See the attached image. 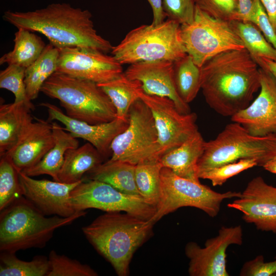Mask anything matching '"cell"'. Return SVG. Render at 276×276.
I'll return each instance as SVG.
<instances>
[{"mask_svg":"<svg viewBox=\"0 0 276 276\" xmlns=\"http://www.w3.org/2000/svg\"><path fill=\"white\" fill-rule=\"evenodd\" d=\"M180 34L187 54L199 67L221 53L245 49L231 21L213 17L197 6L193 21L181 25Z\"/></svg>","mask_w":276,"mask_h":276,"instance_id":"obj_8","label":"cell"},{"mask_svg":"<svg viewBox=\"0 0 276 276\" xmlns=\"http://www.w3.org/2000/svg\"><path fill=\"white\" fill-rule=\"evenodd\" d=\"M259 67L268 70L276 79V62L267 59L262 60Z\"/></svg>","mask_w":276,"mask_h":276,"instance_id":"obj_44","label":"cell"},{"mask_svg":"<svg viewBox=\"0 0 276 276\" xmlns=\"http://www.w3.org/2000/svg\"><path fill=\"white\" fill-rule=\"evenodd\" d=\"M240 194V192L231 191L216 192L200 182L181 177L170 169L163 167L160 199L151 221L155 223L164 216L184 206L197 208L214 218L218 214L223 200L237 198Z\"/></svg>","mask_w":276,"mask_h":276,"instance_id":"obj_9","label":"cell"},{"mask_svg":"<svg viewBox=\"0 0 276 276\" xmlns=\"http://www.w3.org/2000/svg\"><path fill=\"white\" fill-rule=\"evenodd\" d=\"M48 112L49 121L56 120L65 126L64 129L74 137L80 138L93 145L106 159L111 155V144L118 134L128 125V121L117 118L114 120L99 124H90L72 118L63 113L57 106L41 103Z\"/></svg>","mask_w":276,"mask_h":276,"instance_id":"obj_19","label":"cell"},{"mask_svg":"<svg viewBox=\"0 0 276 276\" xmlns=\"http://www.w3.org/2000/svg\"><path fill=\"white\" fill-rule=\"evenodd\" d=\"M13 41V50L1 57L0 64L7 63L26 68L39 57L46 46L40 37L22 28L18 29Z\"/></svg>","mask_w":276,"mask_h":276,"instance_id":"obj_26","label":"cell"},{"mask_svg":"<svg viewBox=\"0 0 276 276\" xmlns=\"http://www.w3.org/2000/svg\"><path fill=\"white\" fill-rule=\"evenodd\" d=\"M26 68L9 64L0 73V87L12 92L15 97L14 103H23L32 110L34 105L28 97L25 83Z\"/></svg>","mask_w":276,"mask_h":276,"instance_id":"obj_34","label":"cell"},{"mask_svg":"<svg viewBox=\"0 0 276 276\" xmlns=\"http://www.w3.org/2000/svg\"><path fill=\"white\" fill-rule=\"evenodd\" d=\"M58 56L59 49L50 43L39 57L26 68L25 83L30 100L37 98L44 82L56 72Z\"/></svg>","mask_w":276,"mask_h":276,"instance_id":"obj_28","label":"cell"},{"mask_svg":"<svg viewBox=\"0 0 276 276\" xmlns=\"http://www.w3.org/2000/svg\"><path fill=\"white\" fill-rule=\"evenodd\" d=\"M97 84L110 99L117 118L128 121L129 109L139 98L138 91L142 88L141 83L129 79L123 73L114 79Z\"/></svg>","mask_w":276,"mask_h":276,"instance_id":"obj_27","label":"cell"},{"mask_svg":"<svg viewBox=\"0 0 276 276\" xmlns=\"http://www.w3.org/2000/svg\"><path fill=\"white\" fill-rule=\"evenodd\" d=\"M22 196L18 170L7 156H1L0 211Z\"/></svg>","mask_w":276,"mask_h":276,"instance_id":"obj_33","label":"cell"},{"mask_svg":"<svg viewBox=\"0 0 276 276\" xmlns=\"http://www.w3.org/2000/svg\"><path fill=\"white\" fill-rule=\"evenodd\" d=\"M150 5L153 12L152 24L157 25L162 23L167 17L164 10L163 0H147Z\"/></svg>","mask_w":276,"mask_h":276,"instance_id":"obj_41","label":"cell"},{"mask_svg":"<svg viewBox=\"0 0 276 276\" xmlns=\"http://www.w3.org/2000/svg\"><path fill=\"white\" fill-rule=\"evenodd\" d=\"M243 229L240 225L222 226L218 235L208 239L204 247L195 242L185 246L189 259L188 272L191 276H228L226 269V250L231 245H242Z\"/></svg>","mask_w":276,"mask_h":276,"instance_id":"obj_13","label":"cell"},{"mask_svg":"<svg viewBox=\"0 0 276 276\" xmlns=\"http://www.w3.org/2000/svg\"><path fill=\"white\" fill-rule=\"evenodd\" d=\"M242 213V219L258 230L276 234V187L261 176L253 178L239 197L227 204Z\"/></svg>","mask_w":276,"mask_h":276,"instance_id":"obj_15","label":"cell"},{"mask_svg":"<svg viewBox=\"0 0 276 276\" xmlns=\"http://www.w3.org/2000/svg\"><path fill=\"white\" fill-rule=\"evenodd\" d=\"M35 119L36 121L29 125L15 146L4 154L18 171L37 164L55 144L52 123Z\"/></svg>","mask_w":276,"mask_h":276,"instance_id":"obj_20","label":"cell"},{"mask_svg":"<svg viewBox=\"0 0 276 276\" xmlns=\"http://www.w3.org/2000/svg\"><path fill=\"white\" fill-rule=\"evenodd\" d=\"M18 176L22 196L45 215L67 217L76 212L70 205V197L71 191L82 180L66 183L37 180L21 171H18Z\"/></svg>","mask_w":276,"mask_h":276,"instance_id":"obj_17","label":"cell"},{"mask_svg":"<svg viewBox=\"0 0 276 276\" xmlns=\"http://www.w3.org/2000/svg\"><path fill=\"white\" fill-rule=\"evenodd\" d=\"M3 17L17 29L44 35L58 49L80 47L107 53L113 47L97 33L88 10L74 8L67 3H53L26 12L8 10Z\"/></svg>","mask_w":276,"mask_h":276,"instance_id":"obj_2","label":"cell"},{"mask_svg":"<svg viewBox=\"0 0 276 276\" xmlns=\"http://www.w3.org/2000/svg\"><path fill=\"white\" fill-rule=\"evenodd\" d=\"M126 128L112 141L110 159L133 165L159 160L162 156L158 134L151 112L140 98L131 106Z\"/></svg>","mask_w":276,"mask_h":276,"instance_id":"obj_10","label":"cell"},{"mask_svg":"<svg viewBox=\"0 0 276 276\" xmlns=\"http://www.w3.org/2000/svg\"><path fill=\"white\" fill-rule=\"evenodd\" d=\"M41 92L59 101L65 114L90 124L111 122L117 118L114 106L97 83L55 72Z\"/></svg>","mask_w":276,"mask_h":276,"instance_id":"obj_5","label":"cell"},{"mask_svg":"<svg viewBox=\"0 0 276 276\" xmlns=\"http://www.w3.org/2000/svg\"><path fill=\"white\" fill-rule=\"evenodd\" d=\"M275 154V134L254 136L241 125L233 122L214 139L205 141L203 153L198 162V174L242 159H255L258 166L263 167Z\"/></svg>","mask_w":276,"mask_h":276,"instance_id":"obj_7","label":"cell"},{"mask_svg":"<svg viewBox=\"0 0 276 276\" xmlns=\"http://www.w3.org/2000/svg\"><path fill=\"white\" fill-rule=\"evenodd\" d=\"M266 171L276 174V154L262 167Z\"/></svg>","mask_w":276,"mask_h":276,"instance_id":"obj_45","label":"cell"},{"mask_svg":"<svg viewBox=\"0 0 276 276\" xmlns=\"http://www.w3.org/2000/svg\"><path fill=\"white\" fill-rule=\"evenodd\" d=\"M205 141L198 130L179 146L164 154L159 159L163 167L177 175L200 182L198 176V162L203 153Z\"/></svg>","mask_w":276,"mask_h":276,"instance_id":"obj_21","label":"cell"},{"mask_svg":"<svg viewBox=\"0 0 276 276\" xmlns=\"http://www.w3.org/2000/svg\"><path fill=\"white\" fill-rule=\"evenodd\" d=\"M85 211L67 217H47L22 196L0 213L1 252H16L31 248L44 247L58 228L84 216Z\"/></svg>","mask_w":276,"mask_h":276,"instance_id":"obj_4","label":"cell"},{"mask_svg":"<svg viewBox=\"0 0 276 276\" xmlns=\"http://www.w3.org/2000/svg\"><path fill=\"white\" fill-rule=\"evenodd\" d=\"M49 269L45 256H36L26 261L18 258L15 252H1L0 276H47Z\"/></svg>","mask_w":276,"mask_h":276,"instance_id":"obj_31","label":"cell"},{"mask_svg":"<svg viewBox=\"0 0 276 276\" xmlns=\"http://www.w3.org/2000/svg\"><path fill=\"white\" fill-rule=\"evenodd\" d=\"M239 20L249 22L253 7L252 0H238Z\"/></svg>","mask_w":276,"mask_h":276,"instance_id":"obj_42","label":"cell"},{"mask_svg":"<svg viewBox=\"0 0 276 276\" xmlns=\"http://www.w3.org/2000/svg\"><path fill=\"white\" fill-rule=\"evenodd\" d=\"M31 110L23 103L1 105V156L15 146L27 127L33 122Z\"/></svg>","mask_w":276,"mask_h":276,"instance_id":"obj_23","label":"cell"},{"mask_svg":"<svg viewBox=\"0 0 276 276\" xmlns=\"http://www.w3.org/2000/svg\"><path fill=\"white\" fill-rule=\"evenodd\" d=\"M48 258L50 269L47 276L98 275L97 272L89 265L64 255L58 254L54 250L50 251Z\"/></svg>","mask_w":276,"mask_h":276,"instance_id":"obj_35","label":"cell"},{"mask_svg":"<svg viewBox=\"0 0 276 276\" xmlns=\"http://www.w3.org/2000/svg\"><path fill=\"white\" fill-rule=\"evenodd\" d=\"M195 5L216 18L239 20L238 0H194Z\"/></svg>","mask_w":276,"mask_h":276,"instance_id":"obj_37","label":"cell"},{"mask_svg":"<svg viewBox=\"0 0 276 276\" xmlns=\"http://www.w3.org/2000/svg\"><path fill=\"white\" fill-rule=\"evenodd\" d=\"M135 167L127 162L109 159L86 173L85 179L101 181L124 193L141 196L135 181Z\"/></svg>","mask_w":276,"mask_h":276,"instance_id":"obj_25","label":"cell"},{"mask_svg":"<svg viewBox=\"0 0 276 276\" xmlns=\"http://www.w3.org/2000/svg\"><path fill=\"white\" fill-rule=\"evenodd\" d=\"M253 7L249 22L254 24L267 40L276 49V34L260 0H252Z\"/></svg>","mask_w":276,"mask_h":276,"instance_id":"obj_39","label":"cell"},{"mask_svg":"<svg viewBox=\"0 0 276 276\" xmlns=\"http://www.w3.org/2000/svg\"><path fill=\"white\" fill-rule=\"evenodd\" d=\"M163 167L159 160L141 162L135 167V181L141 196L156 207L160 196Z\"/></svg>","mask_w":276,"mask_h":276,"instance_id":"obj_32","label":"cell"},{"mask_svg":"<svg viewBox=\"0 0 276 276\" xmlns=\"http://www.w3.org/2000/svg\"><path fill=\"white\" fill-rule=\"evenodd\" d=\"M180 31V25L169 19L157 25H143L129 32L111 52L122 65L162 60L174 62L187 55Z\"/></svg>","mask_w":276,"mask_h":276,"instance_id":"obj_6","label":"cell"},{"mask_svg":"<svg viewBox=\"0 0 276 276\" xmlns=\"http://www.w3.org/2000/svg\"><path fill=\"white\" fill-rule=\"evenodd\" d=\"M105 158L90 143L70 149L64 155L58 175L59 182L73 183L82 180L83 176L104 162Z\"/></svg>","mask_w":276,"mask_h":276,"instance_id":"obj_24","label":"cell"},{"mask_svg":"<svg viewBox=\"0 0 276 276\" xmlns=\"http://www.w3.org/2000/svg\"><path fill=\"white\" fill-rule=\"evenodd\" d=\"M173 78L176 91L186 103L192 102L201 89L200 68L189 55L173 63Z\"/></svg>","mask_w":276,"mask_h":276,"instance_id":"obj_29","label":"cell"},{"mask_svg":"<svg viewBox=\"0 0 276 276\" xmlns=\"http://www.w3.org/2000/svg\"><path fill=\"white\" fill-rule=\"evenodd\" d=\"M164 10L167 19L181 25L190 24L194 17V0H163Z\"/></svg>","mask_w":276,"mask_h":276,"instance_id":"obj_38","label":"cell"},{"mask_svg":"<svg viewBox=\"0 0 276 276\" xmlns=\"http://www.w3.org/2000/svg\"><path fill=\"white\" fill-rule=\"evenodd\" d=\"M258 65L245 49L221 53L200 68L201 89L209 106L232 117L247 107L260 88Z\"/></svg>","mask_w":276,"mask_h":276,"instance_id":"obj_1","label":"cell"},{"mask_svg":"<svg viewBox=\"0 0 276 276\" xmlns=\"http://www.w3.org/2000/svg\"><path fill=\"white\" fill-rule=\"evenodd\" d=\"M240 276H271L276 275V256L274 260L265 262L263 255L246 262L240 269Z\"/></svg>","mask_w":276,"mask_h":276,"instance_id":"obj_40","label":"cell"},{"mask_svg":"<svg viewBox=\"0 0 276 276\" xmlns=\"http://www.w3.org/2000/svg\"><path fill=\"white\" fill-rule=\"evenodd\" d=\"M138 96L152 114L162 156L179 146L198 130L195 113H181L171 99L147 94L142 88L139 90Z\"/></svg>","mask_w":276,"mask_h":276,"instance_id":"obj_12","label":"cell"},{"mask_svg":"<svg viewBox=\"0 0 276 276\" xmlns=\"http://www.w3.org/2000/svg\"><path fill=\"white\" fill-rule=\"evenodd\" d=\"M56 72L96 83L105 82L123 73L122 64L113 56L80 47L59 49Z\"/></svg>","mask_w":276,"mask_h":276,"instance_id":"obj_14","label":"cell"},{"mask_svg":"<svg viewBox=\"0 0 276 276\" xmlns=\"http://www.w3.org/2000/svg\"><path fill=\"white\" fill-rule=\"evenodd\" d=\"M173 63L169 60L137 62L130 64L124 74L131 80L139 81L147 94L168 98L180 113H188L191 112L190 107L175 88Z\"/></svg>","mask_w":276,"mask_h":276,"instance_id":"obj_18","label":"cell"},{"mask_svg":"<svg viewBox=\"0 0 276 276\" xmlns=\"http://www.w3.org/2000/svg\"><path fill=\"white\" fill-rule=\"evenodd\" d=\"M276 34V0H260Z\"/></svg>","mask_w":276,"mask_h":276,"instance_id":"obj_43","label":"cell"},{"mask_svg":"<svg viewBox=\"0 0 276 276\" xmlns=\"http://www.w3.org/2000/svg\"><path fill=\"white\" fill-rule=\"evenodd\" d=\"M154 224L151 220L127 213L107 212L82 230L116 273L126 276L134 252L150 237Z\"/></svg>","mask_w":276,"mask_h":276,"instance_id":"obj_3","label":"cell"},{"mask_svg":"<svg viewBox=\"0 0 276 276\" xmlns=\"http://www.w3.org/2000/svg\"><path fill=\"white\" fill-rule=\"evenodd\" d=\"M231 21L245 49L258 66L263 59L276 62V49L267 40L254 24L241 20Z\"/></svg>","mask_w":276,"mask_h":276,"instance_id":"obj_30","label":"cell"},{"mask_svg":"<svg viewBox=\"0 0 276 276\" xmlns=\"http://www.w3.org/2000/svg\"><path fill=\"white\" fill-rule=\"evenodd\" d=\"M257 166L258 163L255 159H242L203 171L198 176L210 180L214 187L221 186L230 178Z\"/></svg>","mask_w":276,"mask_h":276,"instance_id":"obj_36","label":"cell"},{"mask_svg":"<svg viewBox=\"0 0 276 276\" xmlns=\"http://www.w3.org/2000/svg\"><path fill=\"white\" fill-rule=\"evenodd\" d=\"M260 91L245 108L231 117L257 136L276 135V79L267 69L259 67Z\"/></svg>","mask_w":276,"mask_h":276,"instance_id":"obj_16","label":"cell"},{"mask_svg":"<svg viewBox=\"0 0 276 276\" xmlns=\"http://www.w3.org/2000/svg\"><path fill=\"white\" fill-rule=\"evenodd\" d=\"M71 207L75 212L96 209L107 212H123L151 220L156 207L141 196L124 193L109 184L82 179L71 191Z\"/></svg>","mask_w":276,"mask_h":276,"instance_id":"obj_11","label":"cell"},{"mask_svg":"<svg viewBox=\"0 0 276 276\" xmlns=\"http://www.w3.org/2000/svg\"><path fill=\"white\" fill-rule=\"evenodd\" d=\"M55 144L43 158L35 165L22 172L30 177L47 174L53 180H58L66 151L79 147V141L70 132L65 131L57 122H51Z\"/></svg>","mask_w":276,"mask_h":276,"instance_id":"obj_22","label":"cell"}]
</instances>
